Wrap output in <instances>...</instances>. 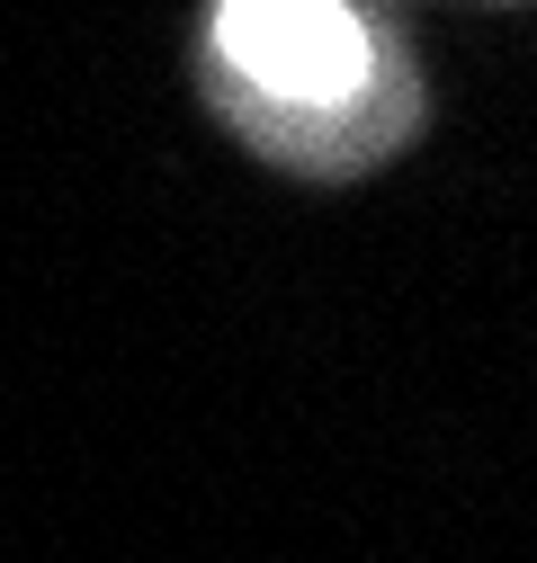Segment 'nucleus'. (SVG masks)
Here are the masks:
<instances>
[{
    "label": "nucleus",
    "mask_w": 537,
    "mask_h": 563,
    "mask_svg": "<svg viewBox=\"0 0 537 563\" xmlns=\"http://www.w3.org/2000/svg\"><path fill=\"white\" fill-rule=\"evenodd\" d=\"M216 54L260 99H287V108H331L368 73V36L341 0H224Z\"/></svg>",
    "instance_id": "1"
}]
</instances>
